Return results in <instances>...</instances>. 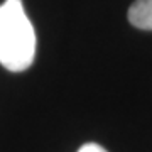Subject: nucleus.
<instances>
[{
    "instance_id": "nucleus-1",
    "label": "nucleus",
    "mask_w": 152,
    "mask_h": 152,
    "mask_svg": "<svg viewBox=\"0 0 152 152\" xmlns=\"http://www.w3.org/2000/svg\"><path fill=\"white\" fill-rule=\"evenodd\" d=\"M36 44L22 0H5L0 5V64L12 73L26 71L34 61Z\"/></svg>"
},
{
    "instance_id": "nucleus-2",
    "label": "nucleus",
    "mask_w": 152,
    "mask_h": 152,
    "mask_svg": "<svg viewBox=\"0 0 152 152\" xmlns=\"http://www.w3.org/2000/svg\"><path fill=\"white\" fill-rule=\"evenodd\" d=\"M129 20L137 29L152 31V0H135L129 9Z\"/></svg>"
},
{
    "instance_id": "nucleus-3",
    "label": "nucleus",
    "mask_w": 152,
    "mask_h": 152,
    "mask_svg": "<svg viewBox=\"0 0 152 152\" xmlns=\"http://www.w3.org/2000/svg\"><path fill=\"white\" fill-rule=\"evenodd\" d=\"M78 152H107V149H103L102 145H98L95 142H88L85 145L80 147V151Z\"/></svg>"
}]
</instances>
